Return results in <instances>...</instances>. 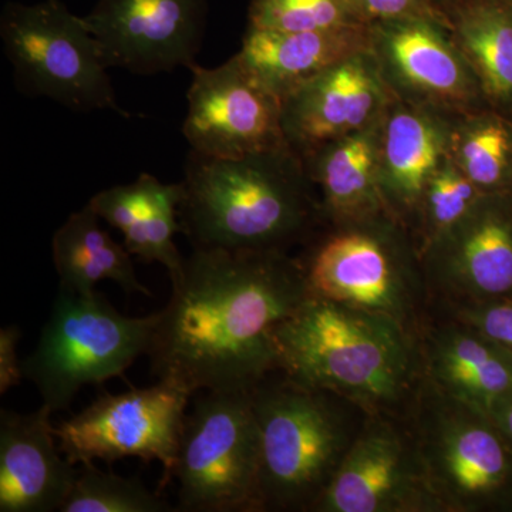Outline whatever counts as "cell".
<instances>
[{
	"instance_id": "cell-1",
	"label": "cell",
	"mask_w": 512,
	"mask_h": 512,
	"mask_svg": "<svg viewBox=\"0 0 512 512\" xmlns=\"http://www.w3.org/2000/svg\"><path fill=\"white\" fill-rule=\"evenodd\" d=\"M171 284L147 356L158 382L191 396L252 392L276 370V328L309 295L281 252L192 249Z\"/></svg>"
},
{
	"instance_id": "cell-2",
	"label": "cell",
	"mask_w": 512,
	"mask_h": 512,
	"mask_svg": "<svg viewBox=\"0 0 512 512\" xmlns=\"http://www.w3.org/2000/svg\"><path fill=\"white\" fill-rule=\"evenodd\" d=\"M276 370L369 416H404L423 373L419 335L387 316L308 295L275 330Z\"/></svg>"
},
{
	"instance_id": "cell-3",
	"label": "cell",
	"mask_w": 512,
	"mask_h": 512,
	"mask_svg": "<svg viewBox=\"0 0 512 512\" xmlns=\"http://www.w3.org/2000/svg\"><path fill=\"white\" fill-rule=\"evenodd\" d=\"M259 431V512L315 510L369 414L272 372L252 390Z\"/></svg>"
},
{
	"instance_id": "cell-4",
	"label": "cell",
	"mask_w": 512,
	"mask_h": 512,
	"mask_svg": "<svg viewBox=\"0 0 512 512\" xmlns=\"http://www.w3.org/2000/svg\"><path fill=\"white\" fill-rule=\"evenodd\" d=\"M180 185L178 221L192 249L281 252L305 227L301 183L278 148L232 160L190 151Z\"/></svg>"
},
{
	"instance_id": "cell-5",
	"label": "cell",
	"mask_w": 512,
	"mask_h": 512,
	"mask_svg": "<svg viewBox=\"0 0 512 512\" xmlns=\"http://www.w3.org/2000/svg\"><path fill=\"white\" fill-rule=\"evenodd\" d=\"M404 417L444 512H512V451L487 413L423 379Z\"/></svg>"
},
{
	"instance_id": "cell-6",
	"label": "cell",
	"mask_w": 512,
	"mask_h": 512,
	"mask_svg": "<svg viewBox=\"0 0 512 512\" xmlns=\"http://www.w3.org/2000/svg\"><path fill=\"white\" fill-rule=\"evenodd\" d=\"M158 312L144 318L121 315L99 293L60 291L39 343L22 360L25 379L35 384L42 404L69 409L80 389L123 376L147 355Z\"/></svg>"
},
{
	"instance_id": "cell-7",
	"label": "cell",
	"mask_w": 512,
	"mask_h": 512,
	"mask_svg": "<svg viewBox=\"0 0 512 512\" xmlns=\"http://www.w3.org/2000/svg\"><path fill=\"white\" fill-rule=\"evenodd\" d=\"M0 39L20 93L80 113L111 110L130 117L117 103L99 42L62 0L9 2L0 16Z\"/></svg>"
},
{
	"instance_id": "cell-8",
	"label": "cell",
	"mask_w": 512,
	"mask_h": 512,
	"mask_svg": "<svg viewBox=\"0 0 512 512\" xmlns=\"http://www.w3.org/2000/svg\"><path fill=\"white\" fill-rule=\"evenodd\" d=\"M185 417L173 477L177 511L259 512L252 392H202Z\"/></svg>"
},
{
	"instance_id": "cell-9",
	"label": "cell",
	"mask_w": 512,
	"mask_h": 512,
	"mask_svg": "<svg viewBox=\"0 0 512 512\" xmlns=\"http://www.w3.org/2000/svg\"><path fill=\"white\" fill-rule=\"evenodd\" d=\"M191 394L158 382L146 389L104 394L55 427L57 443L72 464L114 463L138 457L163 466L161 488L173 478Z\"/></svg>"
},
{
	"instance_id": "cell-10",
	"label": "cell",
	"mask_w": 512,
	"mask_h": 512,
	"mask_svg": "<svg viewBox=\"0 0 512 512\" xmlns=\"http://www.w3.org/2000/svg\"><path fill=\"white\" fill-rule=\"evenodd\" d=\"M313 512H444L406 417H366Z\"/></svg>"
},
{
	"instance_id": "cell-11",
	"label": "cell",
	"mask_w": 512,
	"mask_h": 512,
	"mask_svg": "<svg viewBox=\"0 0 512 512\" xmlns=\"http://www.w3.org/2000/svg\"><path fill=\"white\" fill-rule=\"evenodd\" d=\"M183 124L192 153L242 158L276 150L281 143L282 101L242 66L238 56L218 67H191Z\"/></svg>"
},
{
	"instance_id": "cell-12",
	"label": "cell",
	"mask_w": 512,
	"mask_h": 512,
	"mask_svg": "<svg viewBox=\"0 0 512 512\" xmlns=\"http://www.w3.org/2000/svg\"><path fill=\"white\" fill-rule=\"evenodd\" d=\"M303 269L309 295L387 316L416 335L427 322L429 288L372 232L330 238Z\"/></svg>"
},
{
	"instance_id": "cell-13",
	"label": "cell",
	"mask_w": 512,
	"mask_h": 512,
	"mask_svg": "<svg viewBox=\"0 0 512 512\" xmlns=\"http://www.w3.org/2000/svg\"><path fill=\"white\" fill-rule=\"evenodd\" d=\"M207 16L208 0H99L83 18L107 66L148 76L197 64Z\"/></svg>"
},
{
	"instance_id": "cell-14",
	"label": "cell",
	"mask_w": 512,
	"mask_h": 512,
	"mask_svg": "<svg viewBox=\"0 0 512 512\" xmlns=\"http://www.w3.org/2000/svg\"><path fill=\"white\" fill-rule=\"evenodd\" d=\"M430 279L447 306L512 298V194H485L431 242Z\"/></svg>"
},
{
	"instance_id": "cell-15",
	"label": "cell",
	"mask_w": 512,
	"mask_h": 512,
	"mask_svg": "<svg viewBox=\"0 0 512 512\" xmlns=\"http://www.w3.org/2000/svg\"><path fill=\"white\" fill-rule=\"evenodd\" d=\"M46 404L0 413V512L59 511L79 470L57 443Z\"/></svg>"
},
{
	"instance_id": "cell-16",
	"label": "cell",
	"mask_w": 512,
	"mask_h": 512,
	"mask_svg": "<svg viewBox=\"0 0 512 512\" xmlns=\"http://www.w3.org/2000/svg\"><path fill=\"white\" fill-rule=\"evenodd\" d=\"M421 373L448 397L490 413L512 390V355L453 316L424 323L419 332Z\"/></svg>"
},
{
	"instance_id": "cell-17",
	"label": "cell",
	"mask_w": 512,
	"mask_h": 512,
	"mask_svg": "<svg viewBox=\"0 0 512 512\" xmlns=\"http://www.w3.org/2000/svg\"><path fill=\"white\" fill-rule=\"evenodd\" d=\"M375 101V83L366 70L338 63L282 101V127L293 140L316 146L362 126Z\"/></svg>"
},
{
	"instance_id": "cell-18",
	"label": "cell",
	"mask_w": 512,
	"mask_h": 512,
	"mask_svg": "<svg viewBox=\"0 0 512 512\" xmlns=\"http://www.w3.org/2000/svg\"><path fill=\"white\" fill-rule=\"evenodd\" d=\"M348 28L281 32L249 25L239 62L265 89L284 101L348 53Z\"/></svg>"
},
{
	"instance_id": "cell-19",
	"label": "cell",
	"mask_w": 512,
	"mask_h": 512,
	"mask_svg": "<svg viewBox=\"0 0 512 512\" xmlns=\"http://www.w3.org/2000/svg\"><path fill=\"white\" fill-rule=\"evenodd\" d=\"M100 220L87 202L53 235V262L60 279V291L92 295L99 282L113 281L130 295H153L138 281L133 255L101 228Z\"/></svg>"
},
{
	"instance_id": "cell-20",
	"label": "cell",
	"mask_w": 512,
	"mask_h": 512,
	"mask_svg": "<svg viewBox=\"0 0 512 512\" xmlns=\"http://www.w3.org/2000/svg\"><path fill=\"white\" fill-rule=\"evenodd\" d=\"M460 32L488 99L512 113V0H476Z\"/></svg>"
},
{
	"instance_id": "cell-21",
	"label": "cell",
	"mask_w": 512,
	"mask_h": 512,
	"mask_svg": "<svg viewBox=\"0 0 512 512\" xmlns=\"http://www.w3.org/2000/svg\"><path fill=\"white\" fill-rule=\"evenodd\" d=\"M384 153L392 190L403 202L420 200L440 156V140L433 127L414 114H397L387 127Z\"/></svg>"
},
{
	"instance_id": "cell-22",
	"label": "cell",
	"mask_w": 512,
	"mask_h": 512,
	"mask_svg": "<svg viewBox=\"0 0 512 512\" xmlns=\"http://www.w3.org/2000/svg\"><path fill=\"white\" fill-rule=\"evenodd\" d=\"M389 50L397 69L427 92L454 94L464 86L457 57L427 26H402L389 37Z\"/></svg>"
},
{
	"instance_id": "cell-23",
	"label": "cell",
	"mask_w": 512,
	"mask_h": 512,
	"mask_svg": "<svg viewBox=\"0 0 512 512\" xmlns=\"http://www.w3.org/2000/svg\"><path fill=\"white\" fill-rule=\"evenodd\" d=\"M60 512H171L160 495L148 490L138 478L101 471L93 463L83 464L72 491Z\"/></svg>"
},
{
	"instance_id": "cell-24",
	"label": "cell",
	"mask_w": 512,
	"mask_h": 512,
	"mask_svg": "<svg viewBox=\"0 0 512 512\" xmlns=\"http://www.w3.org/2000/svg\"><path fill=\"white\" fill-rule=\"evenodd\" d=\"M463 173L484 194H512V121L485 117L468 131L460 150Z\"/></svg>"
},
{
	"instance_id": "cell-25",
	"label": "cell",
	"mask_w": 512,
	"mask_h": 512,
	"mask_svg": "<svg viewBox=\"0 0 512 512\" xmlns=\"http://www.w3.org/2000/svg\"><path fill=\"white\" fill-rule=\"evenodd\" d=\"M372 171V144L363 137L345 141L323 158L319 178L330 210L342 215L362 214L370 201Z\"/></svg>"
},
{
	"instance_id": "cell-26",
	"label": "cell",
	"mask_w": 512,
	"mask_h": 512,
	"mask_svg": "<svg viewBox=\"0 0 512 512\" xmlns=\"http://www.w3.org/2000/svg\"><path fill=\"white\" fill-rule=\"evenodd\" d=\"M181 201L180 184H164L146 217L123 232L124 247L140 261L160 262L170 278L180 274L184 258L174 244L175 232L180 231L178 205Z\"/></svg>"
},
{
	"instance_id": "cell-27",
	"label": "cell",
	"mask_w": 512,
	"mask_h": 512,
	"mask_svg": "<svg viewBox=\"0 0 512 512\" xmlns=\"http://www.w3.org/2000/svg\"><path fill=\"white\" fill-rule=\"evenodd\" d=\"M249 25L281 32L348 28V0H254Z\"/></svg>"
},
{
	"instance_id": "cell-28",
	"label": "cell",
	"mask_w": 512,
	"mask_h": 512,
	"mask_svg": "<svg viewBox=\"0 0 512 512\" xmlns=\"http://www.w3.org/2000/svg\"><path fill=\"white\" fill-rule=\"evenodd\" d=\"M423 195L431 239L436 241L466 218L485 194L463 171L447 167L433 174Z\"/></svg>"
},
{
	"instance_id": "cell-29",
	"label": "cell",
	"mask_w": 512,
	"mask_h": 512,
	"mask_svg": "<svg viewBox=\"0 0 512 512\" xmlns=\"http://www.w3.org/2000/svg\"><path fill=\"white\" fill-rule=\"evenodd\" d=\"M163 185L153 175L144 173L134 183L100 191L89 204L101 220L124 232L146 217Z\"/></svg>"
},
{
	"instance_id": "cell-30",
	"label": "cell",
	"mask_w": 512,
	"mask_h": 512,
	"mask_svg": "<svg viewBox=\"0 0 512 512\" xmlns=\"http://www.w3.org/2000/svg\"><path fill=\"white\" fill-rule=\"evenodd\" d=\"M448 315L478 330L512 355V298L450 305Z\"/></svg>"
},
{
	"instance_id": "cell-31",
	"label": "cell",
	"mask_w": 512,
	"mask_h": 512,
	"mask_svg": "<svg viewBox=\"0 0 512 512\" xmlns=\"http://www.w3.org/2000/svg\"><path fill=\"white\" fill-rule=\"evenodd\" d=\"M20 338L19 326H6L0 330V394L8 393L25 379L22 360L18 356Z\"/></svg>"
},
{
	"instance_id": "cell-32",
	"label": "cell",
	"mask_w": 512,
	"mask_h": 512,
	"mask_svg": "<svg viewBox=\"0 0 512 512\" xmlns=\"http://www.w3.org/2000/svg\"><path fill=\"white\" fill-rule=\"evenodd\" d=\"M369 15L379 18H399L412 12L416 0H356Z\"/></svg>"
},
{
	"instance_id": "cell-33",
	"label": "cell",
	"mask_w": 512,
	"mask_h": 512,
	"mask_svg": "<svg viewBox=\"0 0 512 512\" xmlns=\"http://www.w3.org/2000/svg\"><path fill=\"white\" fill-rule=\"evenodd\" d=\"M488 416L493 419L495 426L500 430L501 436L504 437L505 443L508 444L512 451V390L505 394Z\"/></svg>"
}]
</instances>
